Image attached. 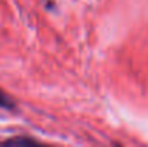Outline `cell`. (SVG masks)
I'll return each mask as SVG.
<instances>
[{
  "label": "cell",
  "mask_w": 148,
  "mask_h": 147,
  "mask_svg": "<svg viewBox=\"0 0 148 147\" xmlns=\"http://www.w3.org/2000/svg\"><path fill=\"white\" fill-rule=\"evenodd\" d=\"M0 107H10V101L3 92H0Z\"/></svg>",
  "instance_id": "cell-1"
}]
</instances>
